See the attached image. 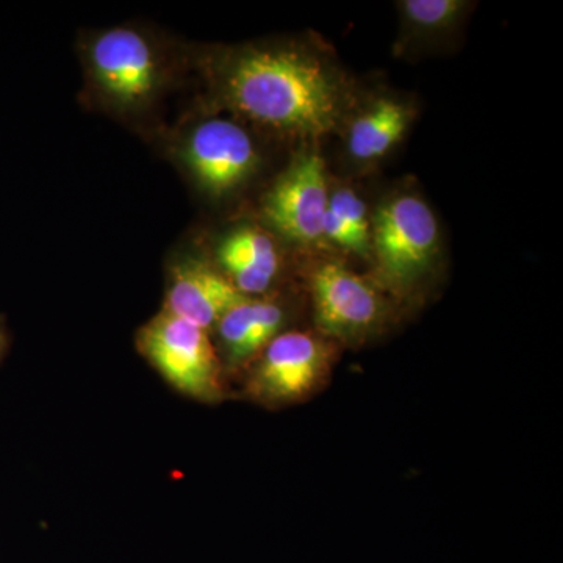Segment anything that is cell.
<instances>
[{
	"mask_svg": "<svg viewBox=\"0 0 563 563\" xmlns=\"http://www.w3.org/2000/svg\"><path fill=\"white\" fill-rule=\"evenodd\" d=\"M222 95L252 121L324 135L342 120V84L321 58L296 47H247L222 66Z\"/></svg>",
	"mask_w": 563,
	"mask_h": 563,
	"instance_id": "6da1fadb",
	"label": "cell"
},
{
	"mask_svg": "<svg viewBox=\"0 0 563 563\" xmlns=\"http://www.w3.org/2000/svg\"><path fill=\"white\" fill-rule=\"evenodd\" d=\"M136 347L180 395L206 404L224 398L221 358L206 329L162 310L136 333Z\"/></svg>",
	"mask_w": 563,
	"mask_h": 563,
	"instance_id": "7a4b0ae2",
	"label": "cell"
},
{
	"mask_svg": "<svg viewBox=\"0 0 563 563\" xmlns=\"http://www.w3.org/2000/svg\"><path fill=\"white\" fill-rule=\"evenodd\" d=\"M439 246L435 214L420 196L399 192L380 203L373 218L372 252L391 290L417 287L431 273Z\"/></svg>",
	"mask_w": 563,
	"mask_h": 563,
	"instance_id": "3957f363",
	"label": "cell"
},
{
	"mask_svg": "<svg viewBox=\"0 0 563 563\" xmlns=\"http://www.w3.org/2000/svg\"><path fill=\"white\" fill-rule=\"evenodd\" d=\"M331 373L328 343L307 332L274 336L258 354L246 383L252 401L279 409L306 401Z\"/></svg>",
	"mask_w": 563,
	"mask_h": 563,
	"instance_id": "277c9868",
	"label": "cell"
},
{
	"mask_svg": "<svg viewBox=\"0 0 563 563\" xmlns=\"http://www.w3.org/2000/svg\"><path fill=\"white\" fill-rule=\"evenodd\" d=\"M92 80L113 106H144L161 85V60L143 33L114 27L96 36L88 49Z\"/></svg>",
	"mask_w": 563,
	"mask_h": 563,
	"instance_id": "5b68a950",
	"label": "cell"
},
{
	"mask_svg": "<svg viewBox=\"0 0 563 563\" xmlns=\"http://www.w3.org/2000/svg\"><path fill=\"white\" fill-rule=\"evenodd\" d=\"M310 285L314 320L325 335L340 342H361L384 320L380 292L342 263H322L314 269Z\"/></svg>",
	"mask_w": 563,
	"mask_h": 563,
	"instance_id": "8992f818",
	"label": "cell"
},
{
	"mask_svg": "<svg viewBox=\"0 0 563 563\" xmlns=\"http://www.w3.org/2000/svg\"><path fill=\"white\" fill-rule=\"evenodd\" d=\"M329 198L324 161L317 152H303L266 192L263 218L291 242L314 243L322 239Z\"/></svg>",
	"mask_w": 563,
	"mask_h": 563,
	"instance_id": "52a82bcc",
	"label": "cell"
},
{
	"mask_svg": "<svg viewBox=\"0 0 563 563\" xmlns=\"http://www.w3.org/2000/svg\"><path fill=\"white\" fill-rule=\"evenodd\" d=\"M184 161L207 191L221 196L250 179L257 168L258 154L250 133L239 124L211 120L188 136Z\"/></svg>",
	"mask_w": 563,
	"mask_h": 563,
	"instance_id": "ba28073f",
	"label": "cell"
},
{
	"mask_svg": "<svg viewBox=\"0 0 563 563\" xmlns=\"http://www.w3.org/2000/svg\"><path fill=\"white\" fill-rule=\"evenodd\" d=\"M243 298L225 274L207 263L185 261L172 269L163 310L209 331Z\"/></svg>",
	"mask_w": 563,
	"mask_h": 563,
	"instance_id": "9c48e42d",
	"label": "cell"
},
{
	"mask_svg": "<svg viewBox=\"0 0 563 563\" xmlns=\"http://www.w3.org/2000/svg\"><path fill=\"white\" fill-rule=\"evenodd\" d=\"M282 322L284 310L279 303L244 296L217 324L228 365L242 366L261 354L279 335Z\"/></svg>",
	"mask_w": 563,
	"mask_h": 563,
	"instance_id": "30bf717a",
	"label": "cell"
},
{
	"mask_svg": "<svg viewBox=\"0 0 563 563\" xmlns=\"http://www.w3.org/2000/svg\"><path fill=\"white\" fill-rule=\"evenodd\" d=\"M225 277L242 295H261L279 273V252L266 233L243 228L229 233L218 247Z\"/></svg>",
	"mask_w": 563,
	"mask_h": 563,
	"instance_id": "8fae6325",
	"label": "cell"
},
{
	"mask_svg": "<svg viewBox=\"0 0 563 563\" xmlns=\"http://www.w3.org/2000/svg\"><path fill=\"white\" fill-rule=\"evenodd\" d=\"M412 122L407 103L379 99L355 118L347 136L350 154L357 162H376L385 157L406 135Z\"/></svg>",
	"mask_w": 563,
	"mask_h": 563,
	"instance_id": "7c38bea8",
	"label": "cell"
},
{
	"mask_svg": "<svg viewBox=\"0 0 563 563\" xmlns=\"http://www.w3.org/2000/svg\"><path fill=\"white\" fill-rule=\"evenodd\" d=\"M468 2L461 0H406L401 2L404 21L415 32L448 31L461 20Z\"/></svg>",
	"mask_w": 563,
	"mask_h": 563,
	"instance_id": "4fadbf2b",
	"label": "cell"
},
{
	"mask_svg": "<svg viewBox=\"0 0 563 563\" xmlns=\"http://www.w3.org/2000/svg\"><path fill=\"white\" fill-rule=\"evenodd\" d=\"M329 210L351 229L363 255H368L372 252V224H369L365 202L350 188H342L329 198Z\"/></svg>",
	"mask_w": 563,
	"mask_h": 563,
	"instance_id": "5bb4252c",
	"label": "cell"
},
{
	"mask_svg": "<svg viewBox=\"0 0 563 563\" xmlns=\"http://www.w3.org/2000/svg\"><path fill=\"white\" fill-rule=\"evenodd\" d=\"M11 346V335L9 328H7L5 318L0 317V363L3 362V358L9 354Z\"/></svg>",
	"mask_w": 563,
	"mask_h": 563,
	"instance_id": "9a60e30c",
	"label": "cell"
}]
</instances>
